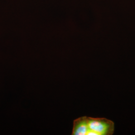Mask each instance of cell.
<instances>
[{"instance_id":"cell-1","label":"cell","mask_w":135,"mask_h":135,"mask_svg":"<svg viewBox=\"0 0 135 135\" xmlns=\"http://www.w3.org/2000/svg\"><path fill=\"white\" fill-rule=\"evenodd\" d=\"M87 135H112L114 132V123L106 118L87 117Z\"/></svg>"},{"instance_id":"cell-2","label":"cell","mask_w":135,"mask_h":135,"mask_svg":"<svg viewBox=\"0 0 135 135\" xmlns=\"http://www.w3.org/2000/svg\"><path fill=\"white\" fill-rule=\"evenodd\" d=\"M87 117L79 118L74 121L72 135H87Z\"/></svg>"}]
</instances>
